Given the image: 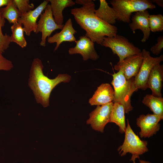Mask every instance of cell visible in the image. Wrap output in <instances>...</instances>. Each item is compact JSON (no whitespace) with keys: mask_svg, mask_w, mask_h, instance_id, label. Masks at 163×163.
<instances>
[{"mask_svg":"<svg viewBox=\"0 0 163 163\" xmlns=\"http://www.w3.org/2000/svg\"><path fill=\"white\" fill-rule=\"evenodd\" d=\"M141 52L143 60L138 72L134 77V82L135 87L138 90H145L147 88V83L152 69L163 61V55L152 57L150 52L145 49H143Z\"/></svg>","mask_w":163,"mask_h":163,"instance_id":"52a82bcc","label":"cell"},{"mask_svg":"<svg viewBox=\"0 0 163 163\" xmlns=\"http://www.w3.org/2000/svg\"><path fill=\"white\" fill-rule=\"evenodd\" d=\"M143 60L142 52L128 56L121 62H118L114 69L123 73L127 79L135 77L138 72Z\"/></svg>","mask_w":163,"mask_h":163,"instance_id":"8fae6325","label":"cell"},{"mask_svg":"<svg viewBox=\"0 0 163 163\" xmlns=\"http://www.w3.org/2000/svg\"><path fill=\"white\" fill-rule=\"evenodd\" d=\"M151 2L156 3L159 7H163V0H152Z\"/></svg>","mask_w":163,"mask_h":163,"instance_id":"f1b7e54d","label":"cell"},{"mask_svg":"<svg viewBox=\"0 0 163 163\" xmlns=\"http://www.w3.org/2000/svg\"><path fill=\"white\" fill-rule=\"evenodd\" d=\"M75 43V46L69 50L70 55L80 54L84 61L89 59L95 61L99 58L95 50L94 43L85 35L79 37V40Z\"/></svg>","mask_w":163,"mask_h":163,"instance_id":"7c38bea8","label":"cell"},{"mask_svg":"<svg viewBox=\"0 0 163 163\" xmlns=\"http://www.w3.org/2000/svg\"><path fill=\"white\" fill-rule=\"evenodd\" d=\"M77 31L74 28L72 20L69 18L66 22L65 25L59 32L57 33L52 37L47 39V42L50 43H56L54 51L57 50L60 44L64 42H75L76 41L74 35Z\"/></svg>","mask_w":163,"mask_h":163,"instance_id":"9a60e30c","label":"cell"},{"mask_svg":"<svg viewBox=\"0 0 163 163\" xmlns=\"http://www.w3.org/2000/svg\"><path fill=\"white\" fill-rule=\"evenodd\" d=\"M163 82V65L159 64L152 69L147 81V88L151 90L152 95L162 97Z\"/></svg>","mask_w":163,"mask_h":163,"instance_id":"e0dca14e","label":"cell"},{"mask_svg":"<svg viewBox=\"0 0 163 163\" xmlns=\"http://www.w3.org/2000/svg\"><path fill=\"white\" fill-rule=\"evenodd\" d=\"M101 46L110 48L113 53L119 57V62L128 56L141 52L140 49L126 37L117 34L112 37H105Z\"/></svg>","mask_w":163,"mask_h":163,"instance_id":"8992f818","label":"cell"},{"mask_svg":"<svg viewBox=\"0 0 163 163\" xmlns=\"http://www.w3.org/2000/svg\"><path fill=\"white\" fill-rule=\"evenodd\" d=\"M112 75L111 84L114 88L113 102L122 105L125 113H127L133 109L131 104V96L134 92L138 90L135 85L134 77L127 79L120 71L114 73Z\"/></svg>","mask_w":163,"mask_h":163,"instance_id":"3957f363","label":"cell"},{"mask_svg":"<svg viewBox=\"0 0 163 163\" xmlns=\"http://www.w3.org/2000/svg\"><path fill=\"white\" fill-rule=\"evenodd\" d=\"M163 118L154 114H142L136 119V124L141 129L139 135L141 138H149L155 134L160 130L159 122Z\"/></svg>","mask_w":163,"mask_h":163,"instance_id":"30bf717a","label":"cell"},{"mask_svg":"<svg viewBox=\"0 0 163 163\" xmlns=\"http://www.w3.org/2000/svg\"><path fill=\"white\" fill-rule=\"evenodd\" d=\"M125 109L123 106L117 103H113L111 110L109 123H113L119 126V132L125 133L126 125Z\"/></svg>","mask_w":163,"mask_h":163,"instance_id":"ffe728a7","label":"cell"},{"mask_svg":"<svg viewBox=\"0 0 163 163\" xmlns=\"http://www.w3.org/2000/svg\"><path fill=\"white\" fill-rule=\"evenodd\" d=\"M125 137L123 144L117 149L121 156L127 153L132 154L130 161L135 163L136 158L139 159V155L148 151L147 147V142L141 140L132 129L128 120H127V126L125 131Z\"/></svg>","mask_w":163,"mask_h":163,"instance_id":"5b68a950","label":"cell"},{"mask_svg":"<svg viewBox=\"0 0 163 163\" xmlns=\"http://www.w3.org/2000/svg\"><path fill=\"white\" fill-rule=\"evenodd\" d=\"M13 67L12 62L5 58L2 53H0V70L9 71Z\"/></svg>","mask_w":163,"mask_h":163,"instance_id":"83f0119b","label":"cell"},{"mask_svg":"<svg viewBox=\"0 0 163 163\" xmlns=\"http://www.w3.org/2000/svg\"><path fill=\"white\" fill-rule=\"evenodd\" d=\"M50 3L52 14L56 23L59 25H62L63 16L62 11L66 8L72 7L75 3L72 0H48Z\"/></svg>","mask_w":163,"mask_h":163,"instance_id":"d6986e66","label":"cell"},{"mask_svg":"<svg viewBox=\"0 0 163 163\" xmlns=\"http://www.w3.org/2000/svg\"><path fill=\"white\" fill-rule=\"evenodd\" d=\"M150 14L147 10L136 12L132 18V22L129 23V26L134 33L137 29H140L142 32L143 36L141 40L145 43L149 39L150 34L149 24Z\"/></svg>","mask_w":163,"mask_h":163,"instance_id":"5bb4252c","label":"cell"},{"mask_svg":"<svg viewBox=\"0 0 163 163\" xmlns=\"http://www.w3.org/2000/svg\"><path fill=\"white\" fill-rule=\"evenodd\" d=\"M43 66L41 60L34 59L32 62L28 84L32 90L38 103L44 107L49 105V98L51 91L58 84L62 82H68L71 76L67 74H59L54 78L51 79L44 75Z\"/></svg>","mask_w":163,"mask_h":163,"instance_id":"7a4b0ae2","label":"cell"},{"mask_svg":"<svg viewBox=\"0 0 163 163\" xmlns=\"http://www.w3.org/2000/svg\"><path fill=\"white\" fill-rule=\"evenodd\" d=\"M21 15L34 9V5L28 0H13Z\"/></svg>","mask_w":163,"mask_h":163,"instance_id":"484cf974","label":"cell"},{"mask_svg":"<svg viewBox=\"0 0 163 163\" xmlns=\"http://www.w3.org/2000/svg\"><path fill=\"white\" fill-rule=\"evenodd\" d=\"M99 1V7L94 11L95 15L109 24L113 25L115 24L117 19V15L115 10L109 6L106 0Z\"/></svg>","mask_w":163,"mask_h":163,"instance_id":"ac0fdd59","label":"cell"},{"mask_svg":"<svg viewBox=\"0 0 163 163\" xmlns=\"http://www.w3.org/2000/svg\"><path fill=\"white\" fill-rule=\"evenodd\" d=\"M49 2L48 0L44 1L35 9L21 15L19 18L18 22L23 25L24 32L27 36H30L32 32L36 33L37 19Z\"/></svg>","mask_w":163,"mask_h":163,"instance_id":"4fadbf2b","label":"cell"},{"mask_svg":"<svg viewBox=\"0 0 163 163\" xmlns=\"http://www.w3.org/2000/svg\"><path fill=\"white\" fill-rule=\"evenodd\" d=\"M114 90L108 83H102L97 87L92 97L89 100L91 106H101L113 102Z\"/></svg>","mask_w":163,"mask_h":163,"instance_id":"2e32d148","label":"cell"},{"mask_svg":"<svg viewBox=\"0 0 163 163\" xmlns=\"http://www.w3.org/2000/svg\"><path fill=\"white\" fill-rule=\"evenodd\" d=\"M113 102L101 106L96 108L89 114V118L86 123L90 125L92 129L103 133L104 127L109 122L110 114Z\"/></svg>","mask_w":163,"mask_h":163,"instance_id":"9c48e42d","label":"cell"},{"mask_svg":"<svg viewBox=\"0 0 163 163\" xmlns=\"http://www.w3.org/2000/svg\"><path fill=\"white\" fill-rule=\"evenodd\" d=\"M149 24L150 31L155 32L163 30V16L161 14L150 15Z\"/></svg>","mask_w":163,"mask_h":163,"instance_id":"cb8c5ba5","label":"cell"},{"mask_svg":"<svg viewBox=\"0 0 163 163\" xmlns=\"http://www.w3.org/2000/svg\"><path fill=\"white\" fill-rule=\"evenodd\" d=\"M12 34L11 42H14L24 48L26 46L27 42L24 36V31L22 24L18 22L13 24L11 27Z\"/></svg>","mask_w":163,"mask_h":163,"instance_id":"603a6c76","label":"cell"},{"mask_svg":"<svg viewBox=\"0 0 163 163\" xmlns=\"http://www.w3.org/2000/svg\"><path fill=\"white\" fill-rule=\"evenodd\" d=\"M11 0H0V8L4 6H7L10 2Z\"/></svg>","mask_w":163,"mask_h":163,"instance_id":"f546056e","label":"cell"},{"mask_svg":"<svg viewBox=\"0 0 163 163\" xmlns=\"http://www.w3.org/2000/svg\"><path fill=\"white\" fill-rule=\"evenodd\" d=\"M75 2L82 6L72 9L71 13L77 23L86 31L85 36L93 42L101 45L105 37L117 34L116 26L106 23L95 15V5L92 0H76Z\"/></svg>","mask_w":163,"mask_h":163,"instance_id":"6da1fadb","label":"cell"},{"mask_svg":"<svg viewBox=\"0 0 163 163\" xmlns=\"http://www.w3.org/2000/svg\"><path fill=\"white\" fill-rule=\"evenodd\" d=\"M110 2L117 13V20L128 23H130V17L133 12L156 8L149 0H112Z\"/></svg>","mask_w":163,"mask_h":163,"instance_id":"277c9868","label":"cell"},{"mask_svg":"<svg viewBox=\"0 0 163 163\" xmlns=\"http://www.w3.org/2000/svg\"><path fill=\"white\" fill-rule=\"evenodd\" d=\"M142 102L148 107L153 114L163 118V98L147 94L143 97Z\"/></svg>","mask_w":163,"mask_h":163,"instance_id":"44dd1931","label":"cell"},{"mask_svg":"<svg viewBox=\"0 0 163 163\" xmlns=\"http://www.w3.org/2000/svg\"><path fill=\"white\" fill-rule=\"evenodd\" d=\"M5 23V19L2 17L0 13V53H2L8 48L11 43L10 36L6 33L4 34L2 31Z\"/></svg>","mask_w":163,"mask_h":163,"instance_id":"d4e9b609","label":"cell"},{"mask_svg":"<svg viewBox=\"0 0 163 163\" xmlns=\"http://www.w3.org/2000/svg\"><path fill=\"white\" fill-rule=\"evenodd\" d=\"M163 48V36L158 37L157 39V43L151 47L150 50L154 55H158L161 52Z\"/></svg>","mask_w":163,"mask_h":163,"instance_id":"4316f807","label":"cell"},{"mask_svg":"<svg viewBox=\"0 0 163 163\" xmlns=\"http://www.w3.org/2000/svg\"><path fill=\"white\" fill-rule=\"evenodd\" d=\"M44 12L40 15L35 33L41 32L42 37L40 45L46 46V39L50 37L53 32L57 29L62 30L64 25H59L55 22L52 14L50 4H48Z\"/></svg>","mask_w":163,"mask_h":163,"instance_id":"ba28073f","label":"cell"},{"mask_svg":"<svg viewBox=\"0 0 163 163\" xmlns=\"http://www.w3.org/2000/svg\"><path fill=\"white\" fill-rule=\"evenodd\" d=\"M139 163H151V162L148 161H146L143 160H139Z\"/></svg>","mask_w":163,"mask_h":163,"instance_id":"4dcf8cb0","label":"cell"},{"mask_svg":"<svg viewBox=\"0 0 163 163\" xmlns=\"http://www.w3.org/2000/svg\"><path fill=\"white\" fill-rule=\"evenodd\" d=\"M2 17L6 19L10 24H13L18 22L21 14L15 5L13 0L4 8H0Z\"/></svg>","mask_w":163,"mask_h":163,"instance_id":"7402d4cb","label":"cell"}]
</instances>
